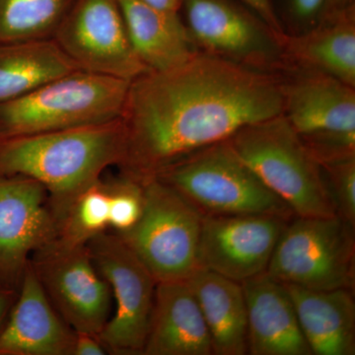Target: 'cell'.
<instances>
[{
	"instance_id": "obj_13",
	"label": "cell",
	"mask_w": 355,
	"mask_h": 355,
	"mask_svg": "<svg viewBox=\"0 0 355 355\" xmlns=\"http://www.w3.org/2000/svg\"><path fill=\"white\" fill-rule=\"evenodd\" d=\"M48 191L22 176H0V288L18 291L37 250L58 236Z\"/></svg>"
},
{
	"instance_id": "obj_3",
	"label": "cell",
	"mask_w": 355,
	"mask_h": 355,
	"mask_svg": "<svg viewBox=\"0 0 355 355\" xmlns=\"http://www.w3.org/2000/svg\"><path fill=\"white\" fill-rule=\"evenodd\" d=\"M154 179L177 191L202 216H272L291 220V207L233 150L228 140L189 154Z\"/></svg>"
},
{
	"instance_id": "obj_19",
	"label": "cell",
	"mask_w": 355,
	"mask_h": 355,
	"mask_svg": "<svg viewBox=\"0 0 355 355\" xmlns=\"http://www.w3.org/2000/svg\"><path fill=\"white\" fill-rule=\"evenodd\" d=\"M314 355L355 354L354 291H314L286 284Z\"/></svg>"
},
{
	"instance_id": "obj_12",
	"label": "cell",
	"mask_w": 355,
	"mask_h": 355,
	"mask_svg": "<svg viewBox=\"0 0 355 355\" xmlns=\"http://www.w3.org/2000/svg\"><path fill=\"white\" fill-rule=\"evenodd\" d=\"M53 40L79 69L132 81L146 72L119 0H76Z\"/></svg>"
},
{
	"instance_id": "obj_20",
	"label": "cell",
	"mask_w": 355,
	"mask_h": 355,
	"mask_svg": "<svg viewBox=\"0 0 355 355\" xmlns=\"http://www.w3.org/2000/svg\"><path fill=\"white\" fill-rule=\"evenodd\" d=\"M133 51L148 70L183 64L198 48L179 12L160 10L139 0H119Z\"/></svg>"
},
{
	"instance_id": "obj_14",
	"label": "cell",
	"mask_w": 355,
	"mask_h": 355,
	"mask_svg": "<svg viewBox=\"0 0 355 355\" xmlns=\"http://www.w3.org/2000/svg\"><path fill=\"white\" fill-rule=\"evenodd\" d=\"M288 221L258 214L203 216L200 268L238 282L266 272Z\"/></svg>"
},
{
	"instance_id": "obj_10",
	"label": "cell",
	"mask_w": 355,
	"mask_h": 355,
	"mask_svg": "<svg viewBox=\"0 0 355 355\" xmlns=\"http://www.w3.org/2000/svg\"><path fill=\"white\" fill-rule=\"evenodd\" d=\"M30 266L65 323L76 333L99 336L111 317L112 291L87 245L55 238L33 254Z\"/></svg>"
},
{
	"instance_id": "obj_11",
	"label": "cell",
	"mask_w": 355,
	"mask_h": 355,
	"mask_svg": "<svg viewBox=\"0 0 355 355\" xmlns=\"http://www.w3.org/2000/svg\"><path fill=\"white\" fill-rule=\"evenodd\" d=\"M236 0H183L187 28L198 50L252 69L279 73L286 69L279 37Z\"/></svg>"
},
{
	"instance_id": "obj_15",
	"label": "cell",
	"mask_w": 355,
	"mask_h": 355,
	"mask_svg": "<svg viewBox=\"0 0 355 355\" xmlns=\"http://www.w3.org/2000/svg\"><path fill=\"white\" fill-rule=\"evenodd\" d=\"M74 342L76 331L51 305L29 263L0 331V355H72Z\"/></svg>"
},
{
	"instance_id": "obj_16",
	"label": "cell",
	"mask_w": 355,
	"mask_h": 355,
	"mask_svg": "<svg viewBox=\"0 0 355 355\" xmlns=\"http://www.w3.org/2000/svg\"><path fill=\"white\" fill-rule=\"evenodd\" d=\"M241 284L247 309L248 354L313 355L286 284L266 272Z\"/></svg>"
},
{
	"instance_id": "obj_27",
	"label": "cell",
	"mask_w": 355,
	"mask_h": 355,
	"mask_svg": "<svg viewBox=\"0 0 355 355\" xmlns=\"http://www.w3.org/2000/svg\"><path fill=\"white\" fill-rule=\"evenodd\" d=\"M328 4L329 0H286L287 13L303 31L322 19Z\"/></svg>"
},
{
	"instance_id": "obj_26",
	"label": "cell",
	"mask_w": 355,
	"mask_h": 355,
	"mask_svg": "<svg viewBox=\"0 0 355 355\" xmlns=\"http://www.w3.org/2000/svg\"><path fill=\"white\" fill-rule=\"evenodd\" d=\"M320 166L336 216L355 226V156Z\"/></svg>"
},
{
	"instance_id": "obj_17",
	"label": "cell",
	"mask_w": 355,
	"mask_h": 355,
	"mask_svg": "<svg viewBox=\"0 0 355 355\" xmlns=\"http://www.w3.org/2000/svg\"><path fill=\"white\" fill-rule=\"evenodd\" d=\"M286 67L328 74L355 87V6L326 14L300 34L279 37Z\"/></svg>"
},
{
	"instance_id": "obj_4",
	"label": "cell",
	"mask_w": 355,
	"mask_h": 355,
	"mask_svg": "<svg viewBox=\"0 0 355 355\" xmlns=\"http://www.w3.org/2000/svg\"><path fill=\"white\" fill-rule=\"evenodd\" d=\"M237 155L298 217L336 216L321 166L284 114L246 125L227 139Z\"/></svg>"
},
{
	"instance_id": "obj_29",
	"label": "cell",
	"mask_w": 355,
	"mask_h": 355,
	"mask_svg": "<svg viewBox=\"0 0 355 355\" xmlns=\"http://www.w3.org/2000/svg\"><path fill=\"white\" fill-rule=\"evenodd\" d=\"M106 349L98 336L89 334L76 333L73 354L72 355H104Z\"/></svg>"
},
{
	"instance_id": "obj_6",
	"label": "cell",
	"mask_w": 355,
	"mask_h": 355,
	"mask_svg": "<svg viewBox=\"0 0 355 355\" xmlns=\"http://www.w3.org/2000/svg\"><path fill=\"white\" fill-rule=\"evenodd\" d=\"M144 209L133 227L116 233L158 282L190 279L200 270L202 216L157 179L141 182Z\"/></svg>"
},
{
	"instance_id": "obj_31",
	"label": "cell",
	"mask_w": 355,
	"mask_h": 355,
	"mask_svg": "<svg viewBox=\"0 0 355 355\" xmlns=\"http://www.w3.org/2000/svg\"><path fill=\"white\" fill-rule=\"evenodd\" d=\"M139 1L160 10L180 12L183 0H139Z\"/></svg>"
},
{
	"instance_id": "obj_18",
	"label": "cell",
	"mask_w": 355,
	"mask_h": 355,
	"mask_svg": "<svg viewBox=\"0 0 355 355\" xmlns=\"http://www.w3.org/2000/svg\"><path fill=\"white\" fill-rule=\"evenodd\" d=\"M144 355H212L211 338L187 280L158 282Z\"/></svg>"
},
{
	"instance_id": "obj_5",
	"label": "cell",
	"mask_w": 355,
	"mask_h": 355,
	"mask_svg": "<svg viewBox=\"0 0 355 355\" xmlns=\"http://www.w3.org/2000/svg\"><path fill=\"white\" fill-rule=\"evenodd\" d=\"M130 81L76 70L0 103V137L36 135L121 118Z\"/></svg>"
},
{
	"instance_id": "obj_30",
	"label": "cell",
	"mask_w": 355,
	"mask_h": 355,
	"mask_svg": "<svg viewBox=\"0 0 355 355\" xmlns=\"http://www.w3.org/2000/svg\"><path fill=\"white\" fill-rule=\"evenodd\" d=\"M17 291H9V289L0 288V331L6 324L7 318L9 316L16 297Z\"/></svg>"
},
{
	"instance_id": "obj_1",
	"label": "cell",
	"mask_w": 355,
	"mask_h": 355,
	"mask_svg": "<svg viewBox=\"0 0 355 355\" xmlns=\"http://www.w3.org/2000/svg\"><path fill=\"white\" fill-rule=\"evenodd\" d=\"M282 113L279 73L198 51L183 64L130 81L118 166L137 181L153 179L184 156Z\"/></svg>"
},
{
	"instance_id": "obj_25",
	"label": "cell",
	"mask_w": 355,
	"mask_h": 355,
	"mask_svg": "<svg viewBox=\"0 0 355 355\" xmlns=\"http://www.w3.org/2000/svg\"><path fill=\"white\" fill-rule=\"evenodd\" d=\"M109 193V227L125 232L139 220L144 209L141 182L121 174L120 179L106 183Z\"/></svg>"
},
{
	"instance_id": "obj_22",
	"label": "cell",
	"mask_w": 355,
	"mask_h": 355,
	"mask_svg": "<svg viewBox=\"0 0 355 355\" xmlns=\"http://www.w3.org/2000/svg\"><path fill=\"white\" fill-rule=\"evenodd\" d=\"M80 70L53 39L0 42V103Z\"/></svg>"
},
{
	"instance_id": "obj_32",
	"label": "cell",
	"mask_w": 355,
	"mask_h": 355,
	"mask_svg": "<svg viewBox=\"0 0 355 355\" xmlns=\"http://www.w3.org/2000/svg\"><path fill=\"white\" fill-rule=\"evenodd\" d=\"M355 6V0H329L328 7H327L326 14L335 12V11L342 10V9L349 8V7Z\"/></svg>"
},
{
	"instance_id": "obj_28",
	"label": "cell",
	"mask_w": 355,
	"mask_h": 355,
	"mask_svg": "<svg viewBox=\"0 0 355 355\" xmlns=\"http://www.w3.org/2000/svg\"><path fill=\"white\" fill-rule=\"evenodd\" d=\"M251 8L277 35L284 34V30L279 16L275 12L272 0H240Z\"/></svg>"
},
{
	"instance_id": "obj_7",
	"label": "cell",
	"mask_w": 355,
	"mask_h": 355,
	"mask_svg": "<svg viewBox=\"0 0 355 355\" xmlns=\"http://www.w3.org/2000/svg\"><path fill=\"white\" fill-rule=\"evenodd\" d=\"M284 116L319 165L355 156V87L321 72H279Z\"/></svg>"
},
{
	"instance_id": "obj_2",
	"label": "cell",
	"mask_w": 355,
	"mask_h": 355,
	"mask_svg": "<svg viewBox=\"0 0 355 355\" xmlns=\"http://www.w3.org/2000/svg\"><path fill=\"white\" fill-rule=\"evenodd\" d=\"M125 148L121 118L88 127L0 137V176L43 184L58 222L83 191L120 164Z\"/></svg>"
},
{
	"instance_id": "obj_8",
	"label": "cell",
	"mask_w": 355,
	"mask_h": 355,
	"mask_svg": "<svg viewBox=\"0 0 355 355\" xmlns=\"http://www.w3.org/2000/svg\"><path fill=\"white\" fill-rule=\"evenodd\" d=\"M354 228L338 216L293 217L266 272L282 284L314 291H354Z\"/></svg>"
},
{
	"instance_id": "obj_21",
	"label": "cell",
	"mask_w": 355,
	"mask_h": 355,
	"mask_svg": "<svg viewBox=\"0 0 355 355\" xmlns=\"http://www.w3.org/2000/svg\"><path fill=\"white\" fill-rule=\"evenodd\" d=\"M187 282L209 329L214 354H248L247 309L241 282L207 268H200Z\"/></svg>"
},
{
	"instance_id": "obj_23",
	"label": "cell",
	"mask_w": 355,
	"mask_h": 355,
	"mask_svg": "<svg viewBox=\"0 0 355 355\" xmlns=\"http://www.w3.org/2000/svg\"><path fill=\"white\" fill-rule=\"evenodd\" d=\"M76 0H0V42L53 39Z\"/></svg>"
},
{
	"instance_id": "obj_9",
	"label": "cell",
	"mask_w": 355,
	"mask_h": 355,
	"mask_svg": "<svg viewBox=\"0 0 355 355\" xmlns=\"http://www.w3.org/2000/svg\"><path fill=\"white\" fill-rule=\"evenodd\" d=\"M87 247L116 304L98 338L112 354H142L157 282L116 232L105 231L89 241Z\"/></svg>"
},
{
	"instance_id": "obj_24",
	"label": "cell",
	"mask_w": 355,
	"mask_h": 355,
	"mask_svg": "<svg viewBox=\"0 0 355 355\" xmlns=\"http://www.w3.org/2000/svg\"><path fill=\"white\" fill-rule=\"evenodd\" d=\"M109 227V193L101 180L83 191L58 223L57 239L83 246Z\"/></svg>"
}]
</instances>
